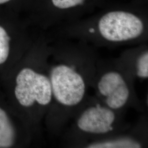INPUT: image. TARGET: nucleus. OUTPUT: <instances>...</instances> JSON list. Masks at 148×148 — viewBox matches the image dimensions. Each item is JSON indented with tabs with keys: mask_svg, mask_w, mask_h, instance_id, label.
Here are the masks:
<instances>
[{
	"mask_svg": "<svg viewBox=\"0 0 148 148\" xmlns=\"http://www.w3.org/2000/svg\"><path fill=\"white\" fill-rule=\"evenodd\" d=\"M82 66L73 62H59L51 68L49 78L53 98L65 109L79 106L85 100L88 81Z\"/></svg>",
	"mask_w": 148,
	"mask_h": 148,
	"instance_id": "obj_1",
	"label": "nucleus"
},
{
	"mask_svg": "<svg viewBox=\"0 0 148 148\" xmlns=\"http://www.w3.org/2000/svg\"><path fill=\"white\" fill-rule=\"evenodd\" d=\"M16 99L21 106H49L53 99L49 77L30 68L21 69L16 77Z\"/></svg>",
	"mask_w": 148,
	"mask_h": 148,
	"instance_id": "obj_2",
	"label": "nucleus"
},
{
	"mask_svg": "<svg viewBox=\"0 0 148 148\" xmlns=\"http://www.w3.org/2000/svg\"><path fill=\"white\" fill-rule=\"evenodd\" d=\"M101 36L112 42H121L134 40L144 31L142 20L132 13L114 11L103 16L98 23Z\"/></svg>",
	"mask_w": 148,
	"mask_h": 148,
	"instance_id": "obj_3",
	"label": "nucleus"
},
{
	"mask_svg": "<svg viewBox=\"0 0 148 148\" xmlns=\"http://www.w3.org/2000/svg\"><path fill=\"white\" fill-rule=\"evenodd\" d=\"M96 87L102 103L114 111L121 110L130 99L131 91L128 81L116 70L104 72L99 77Z\"/></svg>",
	"mask_w": 148,
	"mask_h": 148,
	"instance_id": "obj_4",
	"label": "nucleus"
},
{
	"mask_svg": "<svg viewBox=\"0 0 148 148\" xmlns=\"http://www.w3.org/2000/svg\"><path fill=\"white\" fill-rule=\"evenodd\" d=\"M115 111L103 103H96L85 108L77 117L76 125L81 132L104 135L113 132L116 127Z\"/></svg>",
	"mask_w": 148,
	"mask_h": 148,
	"instance_id": "obj_5",
	"label": "nucleus"
},
{
	"mask_svg": "<svg viewBox=\"0 0 148 148\" xmlns=\"http://www.w3.org/2000/svg\"><path fill=\"white\" fill-rule=\"evenodd\" d=\"M15 130L5 111L0 108V148H10L16 140Z\"/></svg>",
	"mask_w": 148,
	"mask_h": 148,
	"instance_id": "obj_6",
	"label": "nucleus"
},
{
	"mask_svg": "<svg viewBox=\"0 0 148 148\" xmlns=\"http://www.w3.org/2000/svg\"><path fill=\"white\" fill-rule=\"evenodd\" d=\"M86 147L89 148H139L142 147V144L131 138L120 137L93 142L87 145Z\"/></svg>",
	"mask_w": 148,
	"mask_h": 148,
	"instance_id": "obj_7",
	"label": "nucleus"
},
{
	"mask_svg": "<svg viewBox=\"0 0 148 148\" xmlns=\"http://www.w3.org/2000/svg\"><path fill=\"white\" fill-rule=\"evenodd\" d=\"M135 73L138 77L141 79H147L148 77V51L138 56L134 64Z\"/></svg>",
	"mask_w": 148,
	"mask_h": 148,
	"instance_id": "obj_8",
	"label": "nucleus"
},
{
	"mask_svg": "<svg viewBox=\"0 0 148 148\" xmlns=\"http://www.w3.org/2000/svg\"><path fill=\"white\" fill-rule=\"evenodd\" d=\"M10 37L7 32L0 26V64H3L10 53Z\"/></svg>",
	"mask_w": 148,
	"mask_h": 148,
	"instance_id": "obj_9",
	"label": "nucleus"
},
{
	"mask_svg": "<svg viewBox=\"0 0 148 148\" xmlns=\"http://www.w3.org/2000/svg\"><path fill=\"white\" fill-rule=\"evenodd\" d=\"M85 0H52L53 5L59 9H68L81 5Z\"/></svg>",
	"mask_w": 148,
	"mask_h": 148,
	"instance_id": "obj_10",
	"label": "nucleus"
},
{
	"mask_svg": "<svg viewBox=\"0 0 148 148\" xmlns=\"http://www.w3.org/2000/svg\"><path fill=\"white\" fill-rule=\"evenodd\" d=\"M9 1H10V0H0V4L4 3H5V2Z\"/></svg>",
	"mask_w": 148,
	"mask_h": 148,
	"instance_id": "obj_11",
	"label": "nucleus"
},
{
	"mask_svg": "<svg viewBox=\"0 0 148 148\" xmlns=\"http://www.w3.org/2000/svg\"><path fill=\"white\" fill-rule=\"evenodd\" d=\"M89 32L90 33H94L95 32V29L93 28H91V29H90V30H89Z\"/></svg>",
	"mask_w": 148,
	"mask_h": 148,
	"instance_id": "obj_12",
	"label": "nucleus"
}]
</instances>
